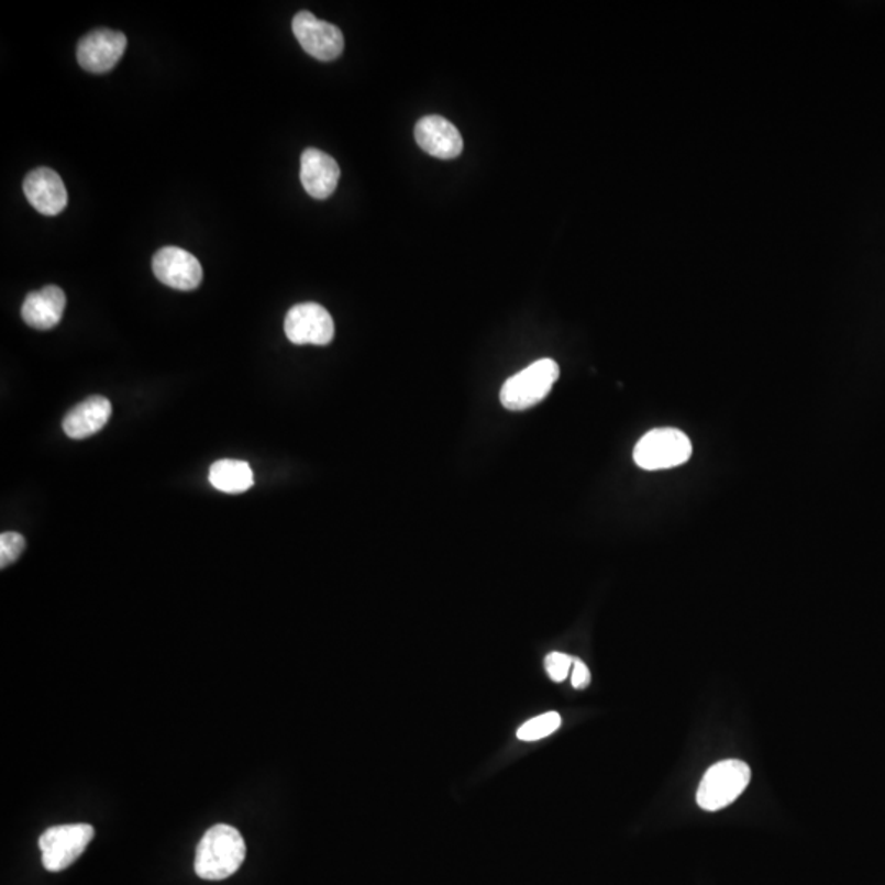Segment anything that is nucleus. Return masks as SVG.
Listing matches in <instances>:
<instances>
[{"mask_svg":"<svg viewBox=\"0 0 885 885\" xmlns=\"http://www.w3.org/2000/svg\"><path fill=\"white\" fill-rule=\"evenodd\" d=\"M693 456V443L677 429H654L648 432L633 451V460L641 469H673Z\"/></svg>","mask_w":885,"mask_h":885,"instance_id":"obj_4","label":"nucleus"},{"mask_svg":"<svg viewBox=\"0 0 885 885\" xmlns=\"http://www.w3.org/2000/svg\"><path fill=\"white\" fill-rule=\"evenodd\" d=\"M246 843L242 833L230 825H213L196 850L193 870L203 881H223L245 863Z\"/></svg>","mask_w":885,"mask_h":885,"instance_id":"obj_1","label":"nucleus"},{"mask_svg":"<svg viewBox=\"0 0 885 885\" xmlns=\"http://www.w3.org/2000/svg\"><path fill=\"white\" fill-rule=\"evenodd\" d=\"M416 140L420 148L440 159H453L463 152L460 130L444 117L429 115L416 125Z\"/></svg>","mask_w":885,"mask_h":885,"instance_id":"obj_11","label":"nucleus"},{"mask_svg":"<svg viewBox=\"0 0 885 885\" xmlns=\"http://www.w3.org/2000/svg\"><path fill=\"white\" fill-rule=\"evenodd\" d=\"M292 30L300 46L319 62H333L345 48L342 30L332 23L317 19L313 13H297L292 20Z\"/></svg>","mask_w":885,"mask_h":885,"instance_id":"obj_7","label":"nucleus"},{"mask_svg":"<svg viewBox=\"0 0 885 885\" xmlns=\"http://www.w3.org/2000/svg\"><path fill=\"white\" fill-rule=\"evenodd\" d=\"M23 550H25V538L22 534L15 533V531L0 534V566L2 569L15 563Z\"/></svg>","mask_w":885,"mask_h":885,"instance_id":"obj_17","label":"nucleus"},{"mask_svg":"<svg viewBox=\"0 0 885 885\" xmlns=\"http://www.w3.org/2000/svg\"><path fill=\"white\" fill-rule=\"evenodd\" d=\"M112 417V403L102 396H93L76 406L66 416L63 430L71 440H85L96 435Z\"/></svg>","mask_w":885,"mask_h":885,"instance_id":"obj_14","label":"nucleus"},{"mask_svg":"<svg viewBox=\"0 0 885 885\" xmlns=\"http://www.w3.org/2000/svg\"><path fill=\"white\" fill-rule=\"evenodd\" d=\"M284 330L294 345L325 346L335 336V323L329 310L313 302L292 307L287 312Z\"/></svg>","mask_w":885,"mask_h":885,"instance_id":"obj_6","label":"nucleus"},{"mask_svg":"<svg viewBox=\"0 0 885 885\" xmlns=\"http://www.w3.org/2000/svg\"><path fill=\"white\" fill-rule=\"evenodd\" d=\"M571 684L574 689H586L590 684V671L580 660L574 657L573 671H571Z\"/></svg>","mask_w":885,"mask_h":885,"instance_id":"obj_19","label":"nucleus"},{"mask_svg":"<svg viewBox=\"0 0 885 885\" xmlns=\"http://www.w3.org/2000/svg\"><path fill=\"white\" fill-rule=\"evenodd\" d=\"M66 309L65 290L58 286L43 287L38 292H30L22 306V317L26 325L36 330H49L58 325Z\"/></svg>","mask_w":885,"mask_h":885,"instance_id":"obj_13","label":"nucleus"},{"mask_svg":"<svg viewBox=\"0 0 885 885\" xmlns=\"http://www.w3.org/2000/svg\"><path fill=\"white\" fill-rule=\"evenodd\" d=\"M210 484L225 494H243L255 484L252 467L245 461L222 460L212 464Z\"/></svg>","mask_w":885,"mask_h":885,"instance_id":"obj_15","label":"nucleus"},{"mask_svg":"<svg viewBox=\"0 0 885 885\" xmlns=\"http://www.w3.org/2000/svg\"><path fill=\"white\" fill-rule=\"evenodd\" d=\"M751 770L740 760H727L707 771L697 790V804L707 811H717L733 804L750 786Z\"/></svg>","mask_w":885,"mask_h":885,"instance_id":"obj_3","label":"nucleus"},{"mask_svg":"<svg viewBox=\"0 0 885 885\" xmlns=\"http://www.w3.org/2000/svg\"><path fill=\"white\" fill-rule=\"evenodd\" d=\"M92 838L93 828L88 823L48 828L38 841L43 867L49 873L68 870L82 856Z\"/></svg>","mask_w":885,"mask_h":885,"instance_id":"obj_5","label":"nucleus"},{"mask_svg":"<svg viewBox=\"0 0 885 885\" xmlns=\"http://www.w3.org/2000/svg\"><path fill=\"white\" fill-rule=\"evenodd\" d=\"M340 166L332 156L320 150L309 148L300 158V180L303 189L313 199H327L339 186Z\"/></svg>","mask_w":885,"mask_h":885,"instance_id":"obj_12","label":"nucleus"},{"mask_svg":"<svg viewBox=\"0 0 885 885\" xmlns=\"http://www.w3.org/2000/svg\"><path fill=\"white\" fill-rule=\"evenodd\" d=\"M23 192L30 206L46 217H55L65 210L68 192L58 173L49 168H38L29 173L23 180Z\"/></svg>","mask_w":885,"mask_h":885,"instance_id":"obj_10","label":"nucleus"},{"mask_svg":"<svg viewBox=\"0 0 885 885\" xmlns=\"http://www.w3.org/2000/svg\"><path fill=\"white\" fill-rule=\"evenodd\" d=\"M574 657L564 653H551L544 657V670L554 683H563L573 671Z\"/></svg>","mask_w":885,"mask_h":885,"instance_id":"obj_18","label":"nucleus"},{"mask_svg":"<svg viewBox=\"0 0 885 885\" xmlns=\"http://www.w3.org/2000/svg\"><path fill=\"white\" fill-rule=\"evenodd\" d=\"M153 273L165 286L177 290L196 289L203 277L199 259L177 246H166L156 253Z\"/></svg>","mask_w":885,"mask_h":885,"instance_id":"obj_9","label":"nucleus"},{"mask_svg":"<svg viewBox=\"0 0 885 885\" xmlns=\"http://www.w3.org/2000/svg\"><path fill=\"white\" fill-rule=\"evenodd\" d=\"M560 373L556 361L547 357L534 361L529 367L506 380L500 390V402L512 412L531 409L550 396L551 389L560 379Z\"/></svg>","mask_w":885,"mask_h":885,"instance_id":"obj_2","label":"nucleus"},{"mask_svg":"<svg viewBox=\"0 0 885 885\" xmlns=\"http://www.w3.org/2000/svg\"><path fill=\"white\" fill-rule=\"evenodd\" d=\"M563 723V718L557 711H547L540 717L531 718L523 723L517 731V738L522 741H538L553 734Z\"/></svg>","mask_w":885,"mask_h":885,"instance_id":"obj_16","label":"nucleus"},{"mask_svg":"<svg viewBox=\"0 0 885 885\" xmlns=\"http://www.w3.org/2000/svg\"><path fill=\"white\" fill-rule=\"evenodd\" d=\"M126 49V36L109 29L93 30L78 45V62L92 75H106L115 68Z\"/></svg>","mask_w":885,"mask_h":885,"instance_id":"obj_8","label":"nucleus"}]
</instances>
